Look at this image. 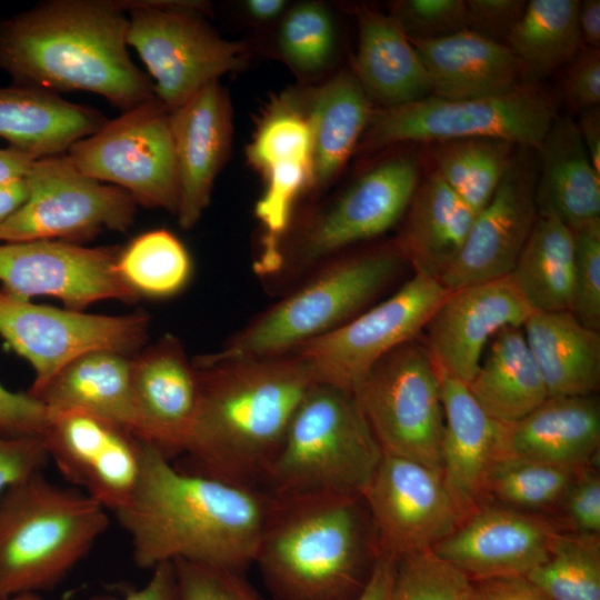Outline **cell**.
Segmentation results:
<instances>
[{
	"mask_svg": "<svg viewBox=\"0 0 600 600\" xmlns=\"http://www.w3.org/2000/svg\"><path fill=\"white\" fill-rule=\"evenodd\" d=\"M270 494L186 472L143 443L138 484L114 512L140 569L178 560L244 572L254 563Z\"/></svg>",
	"mask_w": 600,
	"mask_h": 600,
	"instance_id": "cell-1",
	"label": "cell"
},
{
	"mask_svg": "<svg viewBox=\"0 0 600 600\" xmlns=\"http://www.w3.org/2000/svg\"><path fill=\"white\" fill-rule=\"evenodd\" d=\"M122 0H51L0 21V69L14 84L82 90L127 111L154 97L131 60Z\"/></svg>",
	"mask_w": 600,
	"mask_h": 600,
	"instance_id": "cell-2",
	"label": "cell"
},
{
	"mask_svg": "<svg viewBox=\"0 0 600 600\" xmlns=\"http://www.w3.org/2000/svg\"><path fill=\"white\" fill-rule=\"evenodd\" d=\"M196 368L198 409L183 453L186 467L178 468L257 487L316 382L294 353Z\"/></svg>",
	"mask_w": 600,
	"mask_h": 600,
	"instance_id": "cell-3",
	"label": "cell"
},
{
	"mask_svg": "<svg viewBox=\"0 0 600 600\" xmlns=\"http://www.w3.org/2000/svg\"><path fill=\"white\" fill-rule=\"evenodd\" d=\"M269 494L254 563L273 600H356L379 554L362 496Z\"/></svg>",
	"mask_w": 600,
	"mask_h": 600,
	"instance_id": "cell-4",
	"label": "cell"
},
{
	"mask_svg": "<svg viewBox=\"0 0 600 600\" xmlns=\"http://www.w3.org/2000/svg\"><path fill=\"white\" fill-rule=\"evenodd\" d=\"M407 261L394 241L322 263L196 367L284 356L352 319L387 289Z\"/></svg>",
	"mask_w": 600,
	"mask_h": 600,
	"instance_id": "cell-5",
	"label": "cell"
},
{
	"mask_svg": "<svg viewBox=\"0 0 600 600\" xmlns=\"http://www.w3.org/2000/svg\"><path fill=\"white\" fill-rule=\"evenodd\" d=\"M107 509L39 472L0 497V600L58 586L109 527Z\"/></svg>",
	"mask_w": 600,
	"mask_h": 600,
	"instance_id": "cell-6",
	"label": "cell"
},
{
	"mask_svg": "<svg viewBox=\"0 0 600 600\" xmlns=\"http://www.w3.org/2000/svg\"><path fill=\"white\" fill-rule=\"evenodd\" d=\"M383 452L354 393L314 383L299 404L262 482L271 494H360Z\"/></svg>",
	"mask_w": 600,
	"mask_h": 600,
	"instance_id": "cell-7",
	"label": "cell"
},
{
	"mask_svg": "<svg viewBox=\"0 0 600 600\" xmlns=\"http://www.w3.org/2000/svg\"><path fill=\"white\" fill-rule=\"evenodd\" d=\"M420 182L418 157L393 152L290 226L280 246L279 286L309 274L351 246L383 234L406 214Z\"/></svg>",
	"mask_w": 600,
	"mask_h": 600,
	"instance_id": "cell-8",
	"label": "cell"
},
{
	"mask_svg": "<svg viewBox=\"0 0 600 600\" xmlns=\"http://www.w3.org/2000/svg\"><path fill=\"white\" fill-rule=\"evenodd\" d=\"M557 116L553 99L539 84L476 99L431 94L402 106L374 108L357 151L471 138L499 139L537 150Z\"/></svg>",
	"mask_w": 600,
	"mask_h": 600,
	"instance_id": "cell-9",
	"label": "cell"
},
{
	"mask_svg": "<svg viewBox=\"0 0 600 600\" xmlns=\"http://www.w3.org/2000/svg\"><path fill=\"white\" fill-rule=\"evenodd\" d=\"M127 44L153 78V93L171 112L208 83L248 64L252 48L222 38L203 18V2L127 0Z\"/></svg>",
	"mask_w": 600,
	"mask_h": 600,
	"instance_id": "cell-10",
	"label": "cell"
},
{
	"mask_svg": "<svg viewBox=\"0 0 600 600\" xmlns=\"http://www.w3.org/2000/svg\"><path fill=\"white\" fill-rule=\"evenodd\" d=\"M354 396L383 453L442 474L444 412L438 367L413 338L380 359Z\"/></svg>",
	"mask_w": 600,
	"mask_h": 600,
	"instance_id": "cell-11",
	"label": "cell"
},
{
	"mask_svg": "<svg viewBox=\"0 0 600 600\" xmlns=\"http://www.w3.org/2000/svg\"><path fill=\"white\" fill-rule=\"evenodd\" d=\"M66 156L80 172L121 188L138 204L177 214L180 188L171 111L156 96L107 120Z\"/></svg>",
	"mask_w": 600,
	"mask_h": 600,
	"instance_id": "cell-12",
	"label": "cell"
},
{
	"mask_svg": "<svg viewBox=\"0 0 600 600\" xmlns=\"http://www.w3.org/2000/svg\"><path fill=\"white\" fill-rule=\"evenodd\" d=\"M449 293L439 280L414 274L386 300L291 353L316 383L354 393L380 359L423 331Z\"/></svg>",
	"mask_w": 600,
	"mask_h": 600,
	"instance_id": "cell-13",
	"label": "cell"
},
{
	"mask_svg": "<svg viewBox=\"0 0 600 600\" xmlns=\"http://www.w3.org/2000/svg\"><path fill=\"white\" fill-rule=\"evenodd\" d=\"M26 179L29 197L0 226V242L83 241L106 229L124 232L134 221L130 193L83 174L66 153L36 160Z\"/></svg>",
	"mask_w": 600,
	"mask_h": 600,
	"instance_id": "cell-14",
	"label": "cell"
},
{
	"mask_svg": "<svg viewBox=\"0 0 600 600\" xmlns=\"http://www.w3.org/2000/svg\"><path fill=\"white\" fill-rule=\"evenodd\" d=\"M149 317L91 314L36 304L0 289V337L34 370L28 393L46 386L74 359L97 350L133 356L148 338Z\"/></svg>",
	"mask_w": 600,
	"mask_h": 600,
	"instance_id": "cell-15",
	"label": "cell"
},
{
	"mask_svg": "<svg viewBox=\"0 0 600 600\" xmlns=\"http://www.w3.org/2000/svg\"><path fill=\"white\" fill-rule=\"evenodd\" d=\"M379 553L394 560L431 550L463 519L442 474L383 453L362 493Z\"/></svg>",
	"mask_w": 600,
	"mask_h": 600,
	"instance_id": "cell-16",
	"label": "cell"
},
{
	"mask_svg": "<svg viewBox=\"0 0 600 600\" xmlns=\"http://www.w3.org/2000/svg\"><path fill=\"white\" fill-rule=\"evenodd\" d=\"M119 251L60 240L1 242V289L22 300L56 297L77 311L101 300L133 302L139 296L116 270Z\"/></svg>",
	"mask_w": 600,
	"mask_h": 600,
	"instance_id": "cell-17",
	"label": "cell"
},
{
	"mask_svg": "<svg viewBox=\"0 0 600 600\" xmlns=\"http://www.w3.org/2000/svg\"><path fill=\"white\" fill-rule=\"evenodd\" d=\"M48 410L41 439L62 476L107 510L126 507L139 481L143 442L96 416Z\"/></svg>",
	"mask_w": 600,
	"mask_h": 600,
	"instance_id": "cell-18",
	"label": "cell"
},
{
	"mask_svg": "<svg viewBox=\"0 0 600 600\" xmlns=\"http://www.w3.org/2000/svg\"><path fill=\"white\" fill-rule=\"evenodd\" d=\"M534 149L517 147L487 206L477 213L463 247L439 278L450 291L508 276L538 218Z\"/></svg>",
	"mask_w": 600,
	"mask_h": 600,
	"instance_id": "cell-19",
	"label": "cell"
},
{
	"mask_svg": "<svg viewBox=\"0 0 600 600\" xmlns=\"http://www.w3.org/2000/svg\"><path fill=\"white\" fill-rule=\"evenodd\" d=\"M533 311L510 273L450 291L426 324L423 342L441 370L468 384L489 340L522 328Z\"/></svg>",
	"mask_w": 600,
	"mask_h": 600,
	"instance_id": "cell-20",
	"label": "cell"
},
{
	"mask_svg": "<svg viewBox=\"0 0 600 600\" xmlns=\"http://www.w3.org/2000/svg\"><path fill=\"white\" fill-rule=\"evenodd\" d=\"M138 439L166 458L183 454L199 402V373L182 343L167 334L132 356Z\"/></svg>",
	"mask_w": 600,
	"mask_h": 600,
	"instance_id": "cell-21",
	"label": "cell"
},
{
	"mask_svg": "<svg viewBox=\"0 0 600 600\" xmlns=\"http://www.w3.org/2000/svg\"><path fill=\"white\" fill-rule=\"evenodd\" d=\"M556 532L524 511L480 504L431 550L471 581L527 576L546 560Z\"/></svg>",
	"mask_w": 600,
	"mask_h": 600,
	"instance_id": "cell-22",
	"label": "cell"
},
{
	"mask_svg": "<svg viewBox=\"0 0 600 600\" xmlns=\"http://www.w3.org/2000/svg\"><path fill=\"white\" fill-rule=\"evenodd\" d=\"M182 229H191L208 207L213 184L229 158L232 109L229 93L214 80L171 112Z\"/></svg>",
	"mask_w": 600,
	"mask_h": 600,
	"instance_id": "cell-23",
	"label": "cell"
},
{
	"mask_svg": "<svg viewBox=\"0 0 600 600\" xmlns=\"http://www.w3.org/2000/svg\"><path fill=\"white\" fill-rule=\"evenodd\" d=\"M599 446L600 407L593 396L548 397L523 418L500 423L497 458L578 471L596 457Z\"/></svg>",
	"mask_w": 600,
	"mask_h": 600,
	"instance_id": "cell-24",
	"label": "cell"
},
{
	"mask_svg": "<svg viewBox=\"0 0 600 600\" xmlns=\"http://www.w3.org/2000/svg\"><path fill=\"white\" fill-rule=\"evenodd\" d=\"M296 96L311 132L306 192L318 196L338 179L357 151L374 106L352 68H342Z\"/></svg>",
	"mask_w": 600,
	"mask_h": 600,
	"instance_id": "cell-25",
	"label": "cell"
},
{
	"mask_svg": "<svg viewBox=\"0 0 600 600\" xmlns=\"http://www.w3.org/2000/svg\"><path fill=\"white\" fill-rule=\"evenodd\" d=\"M438 370L444 412L442 479L464 518L480 506L486 473L497 458L500 422L481 409L466 383Z\"/></svg>",
	"mask_w": 600,
	"mask_h": 600,
	"instance_id": "cell-26",
	"label": "cell"
},
{
	"mask_svg": "<svg viewBox=\"0 0 600 600\" xmlns=\"http://www.w3.org/2000/svg\"><path fill=\"white\" fill-rule=\"evenodd\" d=\"M410 41L428 71L432 96L476 99L526 86L521 66L510 49L469 29L439 39Z\"/></svg>",
	"mask_w": 600,
	"mask_h": 600,
	"instance_id": "cell-27",
	"label": "cell"
},
{
	"mask_svg": "<svg viewBox=\"0 0 600 600\" xmlns=\"http://www.w3.org/2000/svg\"><path fill=\"white\" fill-rule=\"evenodd\" d=\"M536 152L538 216H552L572 231L599 220L600 173L577 122L569 116H557Z\"/></svg>",
	"mask_w": 600,
	"mask_h": 600,
	"instance_id": "cell-28",
	"label": "cell"
},
{
	"mask_svg": "<svg viewBox=\"0 0 600 600\" xmlns=\"http://www.w3.org/2000/svg\"><path fill=\"white\" fill-rule=\"evenodd\" d=\"M358 49L352 70L377 108L407 104L432 94L423 61L397 22L357 6Z\"/></svg>",
	"mask_w": 600,
	"mask_h": 600,
	"instance_id": "cell-29",
	"label": "cell"
},
{
	"mask_svg": "<svg viewBox=\"0 0 600 600\" xmlns=\"http://www.w3.org/2000/svg\"><path fill=\"white\" fill-rule=\"evenodd\" d=\"M108 119L99 110L42 89L0 87V138L34 159L64 154Z\"/></svg>",
	"mask_w": 600,
	"mask_h": 600,
	"instance_id": "cell-30",
	"label": "cell"
},
{
	"mask_svg": "<svg viewBox=\"0 0 600 600\" xmlns=\"http://www.w3.org/2000/svg\"><path fill=\"white\" fill-rule=\"evenodd\" d=\"M131 369L132 356L111 350L91 351L68 363L46 386L29 394L50 410L82 411L137 437Z\"/></svg>",
	"mask_w": 600,
	"mask_h": 600,
	"instance_id": "cell-31",
	"label": "cell"
},
{
	"mask_svg": "<svg viewBox=\"0 0 600 600\" xmlns=\"http://www.w3.org/2000/svg\"><path fill=\"white\" fill-rule=\"evenodd\" d=\"M476 216L433 171L419 182L393 241L414 274L439 280L463 247Z\"/></svg>",
	"mask_w": 600,
	"mask_h": 600,
	"instance_id": "cell-32",
	"label": "cell"
},
{
	"mask_svg": "<svg viewBox=\"0 0 600 600\" xmlns=\"http://www.w3.org/2000/svg\"><path fill=\"white\" fill-rule=\"evenodd\" d=\"M549 397L592 396L600 384V333L570 311H533L522 326Z\"/></svg>",
	"mask_w": 600,
	"mask_h": 600,
	"instance_id": "cell-33",
	"label": "cell"
},
{
	"mask_svg": "<svg viewBox=\"0 0 600 600\" xmlns=\"http://www.w3.org/2000/svg\"><path fill=\"white\" fill-rule=\"evenodd\" d=\"M467 387L481 409L500 423L523 418L549 397L522 328L516 327L493 337Z\"/></svg>",
	"mask_w": 600,
	"mask_h": 600,
	"instance_id": "cell-34",
	"label": "cell"
},
{
	"mask_svg": "<svg viewBox=\"0 0 600 600\" xmlns=\"http://www.w3.org/2000/svg\"><path fill=\"white\" fill-rule=\"evenodd\" d=\"M577 0H530L504 44L519 61L526 86H537L583 48Z\"/></svg>",
	"mask_w": 600,
	"mask_h": 600,
	"instance_id": "cell-35",
	"label": "cell"
},
{
	"mask_svg": "<svg viewBox=\"0 0 600 600\" xmlns=\"http://www.w3.org/2000/svg\"><path fill=\"white\" fill-rule=\"evenodd\" d=\"M574 234L552 216H538L511 272L534 311H570Z\"/></svg>",
	"mask_w": 600,
	"mask_h": 600,
	"instance_id": "cell-36",
	"label": "cell"
},
{
	"mask_svg": "<svg viewBox=\"0 0 600 600\" xmlns=\"http://www.w3.org/2000/svg\"><path fill=\"white\" fill-rule=\"evenodd\" d=\"M508 141L490 138L434 143V172L476 213L492 198L516 151Z\"/></svg>",
	"mask_w": 600,
	"mask_h": 600,
	"instance_id": "cell-37",
	"label": "cell"
},
{
	"mask_svg": "<svg viewBox=\"0 0 600 600\" xmlns=\"http://www.w3.org/2000/svg\"><path fill=\"white\" fill-rule=\"evenodd\" d=\"M116 270L138 296L169 298L189 282L192 261L177 236L166 229H154L120 249Z\"/></svg>",
	"mask_w": 600,
	"mask_h": 600,
	"instance_id": "cell-38",
	"label": "cell"
},
{
	"mask_svg": "<svg viewBox=\"0 0 600 600\" xmlns=\"http://www.w3.org/2000/svg\"><path fill=\"white\" fill-rule=\"evenodd\" d=\"M273 49L299 77L311 79L327 72L339 50L334 14L320 1L291 4L274 27Z\"/></svg>",
	"mask_w": 600,
	"mask_h": 600,
	"instance_id": "cell-39",
	"label": "cell"
},
{
	"mask_svg": "<svg viewBox=\"0 0 600 600\" xmlns=\"http://www.w3.org/2000/svg\"><path fill=\"white\" fill-rule=\"evenodd\" d=\"M526 577L551 600H600L599 536L557 531L546 560Z\"/></svg>",
	"mask_w": 600,
	"mask_h": 600,
	"instance_id": "cell-40",
	"label": "cell"
},
{
	"mask_svg": "<svg viewBox=\"0 0 600 600\" xmlns=\"http://www.w3.org/2000/svg\"><path fill=\"white\" fill-rule=\"evenodd\" d=\"M578 471L518 458H497L489 467L482 497L521 511L560 503Z\"/></svg>",
	"mask_w": 600,
	"mask_h": 600,
	"instance_id": "cell-41",
	"label": "cell"
},
{
	"mask_svg": "<svg viewBox=\"0 0 600 600\" xmlns=\"http://www.w3.org/2000/svg\"><path fill=\"white\" fill-rule=\"evenodd\" d=\"M262 173L284 162H311V132L296 93L273 102L260 121L247 150Z\"/></svg>",
	"mask_w": 600,
	"mask_h": 600,
	"instance_id": "cell-42",
	"label": "cell"
},
{
	"mask_svg": "<svg viewBox=\"0 0 600 600\" xmlns=\"http://www.w3.org/2000/svg\"><path fill=\"white\" fill-rule=\"evenodd\" d=\"M472 581L426 550L396 560V600H470Z\"/></svg>",
	"mask_w": 600,
	"mask_h": 600,
	"instance_id": "cell-43",
	"label": "cell"
},
{
	"mask_svg": "<svg viewBox=\"0 0 600 600\" xmlns=\"http://www.w3.org/2000/svg\"><path fill=\"white\" fill-rule=\"evenodd\" d=\"M574 270L571 312L584 327L600 329V219L573 231Z\"/></svg>",
	"mask_w": 600,
	"mask_h": 600,
	"instance_id": "cell-44",
	"label": "cell"
},
{
	"mask_svg": "<svg viewBox=\"0 0 600 600\" xmlns=\"http://www.w3.org/2000/svg\"><path fill=\"white\" fill-rule=\"evenodd\" d=\"M172 563L178 600H264L242 571L184 560Z\"/></svg>",
	"mask_w": 600,
	"mask_h": 600,
	"instance_id": "cell-45",
	"label": "cell"
},
{
	"mask_svg": "<svg viewBox=\"0 0 600 600\" xmlns=\"http://www.w3.org/2000/svg\"><path fill=\"white\" fill-rule=\"evenodd\" d=\"M389 16L410 40L443 38L468 29L464 0H399Z\"/></svg>",
	"mask_w": 600,
	"mask_h": 600,
	"instance_id": "cell-46",
	"label": "cell"
},
{
	"mask_svg": "<svg viewBox=\"0 0 600 600\" xmlns=\"http://www.w3.org/2000/svg\"><path fill=\"white\" fill-rule=\"evenodd\" d=\"M49 461L41 437H12L0 432V497L42 471Z\"/></svg>",
	"mask_w": 600,
	"mask_h": 600,
	"instance_id": "cell-47",
	"label": "cell"
},
{
	"mask_svg": "<svg viewBox=\"0 0 600 600\" xmlns=\"http://www.w3.org/2000/svg\"><path fill=\"white\" fill-rule=\"evenodd\" d=\"M563 96L568 104L579 111L599 107L600 102V50L583 47L566 66Z\"/></svg>",
	"mask_w": 600,
	"mask_h": 600,
	"instance_id": "cell-48",
	"label": "cell"
},
{
	"mask_svg": "<svg viewBox=\"0 0 600 600\" xmlns=\"http://www.w3.org/2000/svg\"><path fill=\"white\" fill-rule=\"evenodd\" d=\"M49 410L28 392H13L0 383V432L12 437H41Z\"/></svg>",
	"mask_w": 600,
	"mask_h": 600,
	"instance_id": "cell-49",
	"label": "cell"
},
{
	"mask_svg": "<svg viewBox=\"0 0 600 600\" xmlns=\"http://www.w3.org/2000/svg\"><path fill=\"white\" fill-rule=\"evenodd\" d=\"M468 29L503 43L522 17L524 0H467Z\"/></svg>",
	"mask_w": 600,
	"mask_h": 600,
	"instance_id": "cell-50",
	"label": "cell"
},
{
	"mask_svg": "<svg viewBox=\"0 0 600 600\" xmlns=\"http://www.w3.org/2000/svg\"><path fill=\"white\" fill-rule=\"evenodd\" d=\"M562 504L569 523L577 533H600V479L593 472L577 473Z\"/></svg>",
	"mask_w": 600,
	"mask_h": 600,
	"instance_id": "cell-51",
	"label": "cell"
},
{
	"mask_svg": "<svg viewBox=\"0 0 600 600\" xmlns=\"http://www.w3.org/2000/svg\"><path fill=\"white\" fill-rule=\"evenodd\" d=\"M470 600H551L526 576L472 581Z\"/></svg>",
	"mask_w": 600,
	"mask_h": 600,
	"instance_id": "cell-52",
	"label": "cell"
},
{
	"mask_svg": "<svg viewBox=\"0 0 600 600\" xmlns=\"http://www.w3.org/2000/svg\"><path fill=\"white\" fill-rule=\"evenodd\" d=\"M94 600H178L173 563L166 562L153 568L143 587L129 591L121 599L102 597Z\"/></svg>",
	"mask_w": 600,
	"mask_h": 600,
	"instance_id": "cell-53",
	"label": "cell"
},
{
	"mask_svg": "<svg viewBox=\"0 0 600 600\" xmlns=\"http://www.w3.org/2000/svg\"><path fill=\"white\" fill-rule=\"evenodd\" d=\"M396 560L379 553L371 574L356 600H396Z\"/></svg>",
	"mask_w": 600,
	"mask_h": 600,
	"instance_id": "cell-54",
	"label": "cell"
},
{
	"mask_svg": "<svg viewBox=\"0 0 600 600\" xmlns=\"http://www.w3.org/2000/svg\"><path fill=\"white\" fill-rule=\"evenodd\" d=\"M290 6L286 0H246L240 3V13L256 28H274Z\"/></svg>",
	"mask_w": 600,
	"mask_h": 600,
	"instance_id": "cell-55",
	"label": "cell"
},
{
	"mask_svg": "<svg viewBox=\"0 0 600 600\" xmlns=\"http://www.w3.org/2000/svg\"><path fill=\"white\" fill-rule=\"evenodd\" d=\"M581 139L594 169L600 173V111L594 107L581 112L577 122Z\"/></svg>",
	"mask_w": 600,
	"mask_h": 600,
	"instance_id": "cell-56",
	"label": "cell"
},
{
	"mask_svg": "<svg viewBox=\"0 0 600 600\" xmlns=\"http://www.w3.org/2000/svg\"><path fill=\"white\" fill-rule=\"evenodd\" d=\"M579 28L582 43L587 47H600V1L584 0L579 2Z\"/></svg>",
	"mask_w": 600,
	"mask_h": 600,
	"instance_id": "cell-57",
	"label": "cell"
},
{
	"mask_svg": "<svg viewBox=\"0 0 600 600\" xmlns=\"http://www.w3.org/2000/svg\"><path fill=\"white\" fill-rule=\"evenodd\" d=\"M36 160L12 147L0 148V183L27 178Z\"/></svg>",
	"mask_w": 600,
	"mask_h": 600,
	"instance_id": "cell-58",
	"label": "cell"
},
{
	"mask_svg": "<svg viewBox=\"0 0 600 600\" xmlns=\"http://www.w3.org/2000/svg\"><path fill=\"white\" fill-rule=\"evenodd\" d=\"M28 197L26 178L0 183V226L23 206Z\"/></svg>",
	"mask_w": 600,
	"mask_h": 600,
	"instance_id": "cell-59",
	"label": "cell"
},
{
	"mask_svg": "<svg viewBox=\"0 0 600 600\" xmlns=\"http://www.w3.org/2000/svg\"><path fill=\"white\" fill-rule=\"evenodd\" d=\"M6 600H41V599L37 593H26V594L16 596Z\"/></svg>",
	"mask_w": 600,
	"mask_h": 600,
	"instance_id": "cell-60",
	"label": "cell"
}]
</instances>
